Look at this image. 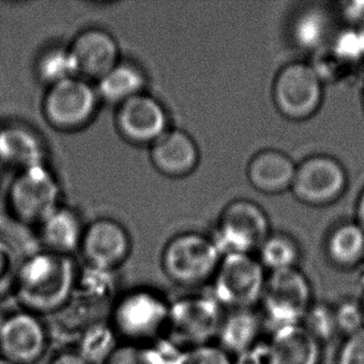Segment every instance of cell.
<instances>
[{
	"mask_svg": "<svg viewBox=\"0 0 364 364\" xmlns=\"http://www.w3.org/2000/svg\"><path fill=\"white\" fill-rule=\"evenodd\" d=\"M80 270L72 255L41 249L21 259L12 296L21 309L53 316L71 299Z\"/></svg>",
	"mask_w": 364,
	"mask_h": 364,
	"instance_id": "1",
	"label": "cell"
},
{
	"mask_svg": "<svg viewBox=\"0 0 364 364\" xmlns=\"http://www.w3.org/2000/svg\"><path fill=\"white\" fill-rule=\"evenodd\" d=\"M170 304L157 289L134 287L117 296L107 319L120 343L149 344L165 338Z\"/></svg>",
	"mask_w": 364,
	"mask_h": 364,
	"instance_id": "2",
	"label": "cell"
},
{
	"mask_svg": "<svg viewBox=\"0 0 364 364\" xmlns=\"http://www.w3.org/2000/svg\"><path fill=\"white\" fill-rule=\"evenodd\" d=\"M223 253L215 242L199 232L173 236L161 252V269L174 284L198 287L213 280Z\"/></svg>",
	"mask_w": 364,
	"mask_h": 364,
	"instance_id": "3",
	"label": "cell"
},
{
	"mask_svg": "<svg viewBox=\"0 0 364 364\" xmlns=\"http://www.w3.org/2000/svg\"><path fill=\"white\" fill-rule=\"evenodd\" d=\"M223 317V306L212 295L182 296L171 300L165 338L183 350L210 344Z\"/></svg>",
	"mask_w": 364,
	"mask_h": 364,
	"instance_id": "4",
	"label": "cell"
},
{
	"mask_svg": "<svg viewBox=\"0 0 364 364\" xmlns=\"http://www.w3.org/2000/svg\"><path fill=\"white\" fill-rule=\"evenodd\" d=\"M61 186L46 164L21 170L8 193V205L20 223L37 225L61 205Z\"/></svg>",
	"mask_w": 364,
	"mask_h": 364,
	"instance_id": "5",
	"label": "cell"
},
{
	"mask_svg": "<svg viewBox=\"0 0 364 364\" xmlns=\"http://www.w3.org/2000/svg\"><path fill=\"white\" fill-rule=\"evenodd\" d=\"M100 104L95 85L77 76L48 87L42 102V112L55 129L75 132L90 124Z\"/></svg>",
	"mask_w": 364,
	"mask_h": 364,
	"instance_id": "6",
	"label": "cell"
},
{
	"mask_svg": "<svg viewBox=\"0 0 364 364\" xmlns=\"http://www.w3.org/2000/svg\"><path fill=\"white\" fill-rule=\"evenodd\" d=\"M265 287L263 266L250 255L230 253L223 255L213 278L210 295L223 306L250 309L262 296Z\"/></svg>",
	"mask_w": 364,
	"mask_h": 364,
	"instance_id": "7",
	"label": "cell"
},
{
	"mask_svg": "<svg viewBox=\"0 0 364 364\" xmlns=\"http://www.w3.org/2000/svg\"><path fill=\"white\" fill-rule=\"evenodd\" d=\"M323 84L321 76L310 63H289L279 71L274 80V105L289 120H306L321 107Z\"/></svg>",
	"mask_w": 364,
	"mask_h": 364,
	"instance_id": "8",
	"label": "cell"
},
{
	"mask_svg": "<svg viewBox=\"0 0 364 364\" xmlns=\"http://www.w3.org/2000/svg\"><path fill=\"white\" fill-rule=\"evenodd\" d=\"M269 236L265 212L250 200L237 199L225 206L219 217L214 240L223 255H250Z\"/></svg>",
	"mask_w": 364,
	"mask_h": 364,
	"instance_id": "9",
	"label": "cell"
},
{
	"mask_svg": "<svg viewBox=\"0 0 364 364\" xmlns=\"http://www.w3.org/2000/svg\"><path fill=\"white\" fill-rule=\"evenodd\" d=\"M311 297L309 281L299 270L272 272L262 296L266 319L274 330L300 325L310 309Z\"/></svg>",
	"mask_w": 364,
	"mask_h": 364,
	"instance_id": "10",
	"label": "cell"
},
{
	"mask_svg": "<svg viewBox=\"0 0 364 364\" xmlns=\"http://www.w3.org/2000/svg\"><path fill=\"white\" fill-rule=\"evenodd\" d=\"M52 336L43 317L18 309L0 319V357L16 364H35L46 355Z\"/></svg>",
	"mask_w": 364,
	"mask_h": 364,
	"instance_id": "11",
	"label": "cell"
},
{
	"mask_svg": "<svg viewBox=\"0 0 364 364\" xmlns=\"http://www.w3.org/2000/svg\"><path fill=\"white\" fill-rule=\"evenodd\" d=\"M347 174L340 161L327 155H314L296 167L291 191L302 203L326 206L344 193Z\"/></svg>",
	"mask_w": 364,
	"mask_h": 364,
	"instance_id": "12",
	"label": "cell"
},
{
	"mask_svg": "<svg viewBox=\"0 0 364 364\" xmlns=\"http://www.w3.org/2000/svg\"><path fill=\"white\" fill-rule=\"evenodd\" d=\"M131 251V236L119 221L99 218L85 228L80 247L85 266L116 272L129 259Z\"/></svg>",
	"mask_w": 364,
	"mask_h": 364,
	"instance_id": "13",
	"label": "cell"
},
{
	"mask_svg": "<svg viewBox=\"0 0 364 364\" xmlns=\"http://www.w3.org/2000/svg\"><path fill=\"white\" fill-rule=\"evenodd\" d=\"M116 124L121 136L137 146H150L170 129L165 106L146 92L117 107Z\"/></svg>",
	"mask_w": 364,
	"mask_h": 364,
	"instance_id": "14",
	"label": "cell"
},
{
	"mask_svg": "<svg viewBox=\"0 0 364 364\" xmlns=\"http://www.w3.org/2000/svg\"><path fill=\"white\" fill-rule=\"evenodd\" d=\"M69 48L78 76L89 82H97L121 61L118 41L105 29H85Z\"/></svg>",
	"mask_w": 364,
	"mask_h": 364,
	"instance_id": "15",
	"label": "cell"
},
{
	"mask_svg": "<svg viewBox=\"0 0 364 364\" xmlns=\"http://www.w3.org/2000/svg\"><path fill=\"white\" fill-rule=\"evenodd\" d=\"M152 165L159 173L170 178H182L195 171L199 165L197 142L187 132L170 127L150 146Z\"/></svg>",
	"mask_w": 364,
	"mask_h": 364,
	"instance_id": "16",
	"label": "cell"
},
{
	"mask_svg": "<svg viewBox=\"0 0 364 364\" xmlns=\"http://www.w3.org/2000/svg\"><path fill=\"white\" fill-rule=\"evenodd\" d=\"M319 342L301 325L274 330L267 345V364H318Z\"/></svg>",
	"mask_w": 364,
	"mask_h": 364,
	"instance_id": "17",
	"label": "cell"
},
{
	"mask_svg": "<svg viewBox=\"0 0 364 364\" xmlns=\"http://www.w3.org/2000/svg\"><path fill=\"white\" fill-rule=\"evenodd\" d=\"M48 149L43 138L31 127L6 125L0 129V163L27 169L46 164Z\"/></svg>",
	"mask_w": 364,
	"mask_h": 364,
	"instance_id": "18",
	"label": "cell"
},
{
	"mask_svg": "<svg viewBox=\"0 0 364 364\" xmlns=\"http://www.w3.org/2000/svg\"><path fill=\"white\" fill-rule=\"evenodd\" d=\"M39 240L44 250L72 255L80 251L85 228L80 215L60 205L38 225Z\"/></svg>",
	"mask_w": 364,
	"mask_h": 364,
	"instance_id": "19",
	"label": "cell"
},
{
	"mask_svg": "<svg viewBox=\"0 0 364 364\" xmlns=\"http://www.w3.org/2000/svg\"><path fill=\"white\" fill-rule=\"evenodd\" d=\"M296 167L291 157L284 153L267 149L251 159L247 176L257 191L274 195L291 189Z\"/></svg>",
	"mask_w": 364,
	"mask_h": 364,
	"instance_id": "20",
	"label": "cell"
},
{
	"mask_svg": "<svg viewBox=\"0 0 364 364\" xmlns=\"http://www.w3.org/2000/svg\"><path fill=\"white\" fill-rule=\"evenodd\" d=\"M95 84L101 103L118 107L132 97L146 92V76L135 63L121 60Z\"/></svg>",
	"mask_w": 364,
	"mask_h": 364,
	"instance_id": "21",
	"label": "cell"
},
{
	"mask_svg": "<svg viewBox=\"0 0 364 364\" xmlns=\"http://www.w3.org/2000/svg\"><path fill=\"white\" fill-rule=\"evenodd\" d=\"M259 329V317L250 309H238L223 317L217 338L223 350L240 355L255 346Z\"/></svg>",
	"mask_w": 364,
	"mask_h": 364,
	"instance_id": "22",
	"label": "cell"
},
{
	"mask_svg": "<svg viewBox=\"0 0 364 364\" xmlns=\"http://www.w3.org/2000/svg\"><path fill=\"white\" fill-rule=\"evenodd\" d=\"M182 351L167 338L149 344L120 343L104 364H176Z\"/></svg>",
	"mask_w": 364,
	"mask_h": 364,
	"instance_id": "23",
	"label": "cell"
},
{
	"mask_svg": "<svg viewBox=\"0 0 364 364\" xmlns=\"http://www.w3.org/2000/svg\"><path fill=\"white\" fill-rule=\"evenodd\" d=\"M332 23L329 14L321 9H309L294 23L293 38L304 50L319 53L331 44Z\"/></svg>",
	"mask_w": 364,
	"mask_h": 364,
	"instance_id": "24",
	"label": "cell"
},
{
	"mask_svg": "<svg viewBox=\"0 0 364 364\" xmlns=\"http://www.w3.org/2000/svg\"><path fill=\"white\" fill-rule=\"evenodd\" d=\"M327 253L334 264L343 267L359 263L364 257V230L357 223L338 225L328 237Z\"/></svg>",
	"mask_w": 364,
	"mask_h": 364,
	"instance_id": "25",
	"label": "cell"
},
{
	"mask_svg": "<svg viewBox=\"0 0 364 364\" xmlns=\"http://www.w3.org/2000/svg\"><path fill=\"white\" fill-rule=\"evenodd\" d=\"M119 344L116 332L108 319H104L87 327L78 336L74 348L91 364H104Z\"/></svg>",
	"mask_w": 364,
	"mask_h": 364,
	"instance_id": "26",
	"label": "cell"
},
{
	"mask_svg": "<svg viewBox=\"0 0 364 364\" xmlns=\"http://www.w3.org/2000/svg\"><path fill=\"white\" fill-rule=\"evenodd\" d=\"M36 74L48 88L70 78L77 77V67L69 46H53L41 53L36 63Z\"/></svg>",
	"mask_w": 364,
	"mask_h": 364,
	"instance_id": "27",
	"label": "cell"
},
{
	"mask_svg": "<svg viewBox=\"0 0 364 364\" xmlns=\"http://www.w3.org/2000/svg\"><path fill=\"white\" fill-rule=\"evenodd\" d=\"M262 266L269 268L272 272L295 268L299 259V249L289 236L274 234L266 238L259 247Z\"/></svg>",
	"mask_w": 364,
	"mask_h": 364,
	"instance_id": "28",
	"label": "cell"
},
{
	"mask_svg": "<svg viewBox=\"0 0 364 364\" xmlns=\"http://www.w3.org/2000/svg\"><path fill=\"white\" fill-rule=\"evenodd\" d=\"M304 327L321 342H327L338 332L333 309L327 304L311 306L304 318Z\"/></svg>",
	"mask_w": 364,
	"mask_h": 364,
	"instance_id": "29",
	"label": "cell"
},
{
	"mask_svg": "<svg viewBox=\"0 0 364 364\" xmlns=\"http://www.w3.org/2000/svg\"><path fill=\"white\" fill-rule=\"evenodd\" d=\"M21 259L11 242L0 237V301L12 295Z\"/></svg>",
	"mask_w": 364,
	"mask_h": 364,
	"instance_id": "30",
	"label": "cell"
},
{
	"mask_svg": "<svg viewBox=\"0 0 364 364\" xmlns=\"http://www.w3.org/2000/svg\"><path fill=\"white\" fill-rule=\"evenodd\" d=\"M176 364H233L220 346L206 344L184 349Z\"/></svg>",
	"mask_w": 364,
	"mask_h": 364,
	"instance_id": "31",
	"label": "cell"
},
{
	"mask_svg": "<svg viewBox=\"0 0 364 364\" xmlns=\"http://www.w3.org/2000/svg\"><path fill=\"white\" fill-rule=\"evenodd\" d=\"M334 314L338 331L343 332L348 336L364 328L363 311L361 304L357 302L351 300L343 302L336 310H334Z\"/></svg>",
	"mask_w": 364,
	"mask_h": 364,
	"instance_id": "32",
	"label": "cell"
},
{
	"mask_svg": "<svg viewBox=\"0 0 364 364\" xmlns=\"http://www.w3.org/2000/svg\"><path fill=\"white\" fill-rule=\"evenodd\" d=\"M338 364H364V328L348 336L341 348Z\"/></svg>",
	"mask_w": 364,
	"mask_h": 364,
	"instance_id": "33",
	"label": "cell"
},
{
	"mask_svg": "<svg viewBox=\"0 0 364 364\" xmlns=\"http://www.w3.org/2000/svg\"><path fill=\"white\" fill-rule=\"evenodd\" d=\"M233 364H267V345H255L237 355Z\"/></svg>",
	"mask_w": 364,
	"mask_h": 364,
	"instance_id": "34",
	"label": "cell"
},
{
	"mask_svg": "<svg viewBox=\"0 0 364 364\" xmlns=\"http://www.w3.org/2000/svg\"><path fill=\"white\" fill-rule=\"evenodd\" d=\"M48 364H91L74 347H67L57 351Z\"/></svg>",
	"mask_w": 364,
	"mask_h": 364,
	"instance_id": "35",
	"label": "cell"
},
{
	"mask_svg": "<svg viewBox=\"0 0 364 364\" xmlns=\"http://www.w3.org/2000/svg\"><path fill=\"white\" fill-rule=\"evenodd\" d=\"M344 16L351 22L359 23L361 25L364 22V3H351L348 4L343 9Z\"/></svg>",
	"mask_w": 364,
	"mask_h": 364,
	"instance_id": "36",
	"label": "cell"
},
{
	"mask_svg": "<svg viewBox=\"0 0 364 364\" xmlns=\"http://www.w3.org/2000/svg\"><path fill=\"white\" fill-rule=\"evenodd\" d=\"M355 215H357L358 225L364 230V189L360 195L359 200H358Z\"/></svg>",
	"mask_w": 364,
	"mask_h": 364,
	"instance_id": "37",
	"label": "cell"
},
{
	"mask_svg": "<svg viewBox=\"0 0 364 364\" xmlns=\"http://www.w3.org/2000/svg\"><path fill=\"white\" fill-rule=\"evenodd\" d=\"M0 364H16L14 362L9 361V360L5 359V358L0 357Z\"/></svg>",
	"mask_w": 364,
	"mask_h": 364,
	"instance_id": "38",
	"label": "cell"
},
{
	"mask_svg": "<svg viewBox=\"0 0 364 364\" xmlns=\"http://www.w3.org/2000/svg\"><path fill=\"white\" fill-rule=\"evenodd\" d=\"M360 31H361L362 36H363L364 38V22L362 23L361 25L359 26Z\"/></svg>",
	"mask_w": 364,
	"mask_h": 364,
	"instance_id": "39",
	"label": "cell"
},
{
	"mask_svg": "<svg viewBox=\"0 0 364 364\" xmlns=\"http://www.w3.org/2000/svg\"><path fill=\"white\" fill-rule=\"evenodd\" d=\"M361 308H362V311H363V314H364V297H363V301H362Z\"/></svg>",
	"mask_w": 364,
	"mask_h": 364,
	"instance_id": "40",
	"label": "cell"
},
{
	"mask_svg": "<svg viewBox=\"0 0 364 364\" xmlns=\"http://www.w3.org/2000/svg\"><path fill=\"white\" fill-rule=\"evenodd\" d=\"M0 218H1V206H0Z\"/></svg>",
	"mask_w": 364,
	"mask_h": 364,
	"instance_id": "41",
	"label": "cell"
},
{
	"mask_svg": "<svg viewBox=\"0 0 364 364\" xmlns=\"http://www.w3.org/2000/svg\"><path fill=\"white\" fill-rule=\"evenodd\" d=\"M363 99H364V95H363Z\"/></svg>",
	"mask_w": 364,
	"mask_h": 364,
	"instance_id": "42",
	"label": "cell"
}]
</instances>
